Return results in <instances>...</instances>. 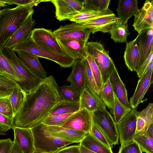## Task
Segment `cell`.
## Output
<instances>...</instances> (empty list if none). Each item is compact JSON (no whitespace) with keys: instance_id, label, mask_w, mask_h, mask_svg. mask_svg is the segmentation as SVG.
<instances>
[{"instance_id":"6da1fadb","label":"cell","mask_w":153,"mask_h":153,"mask_svg":"<svg viewBox=\"0 0 153 153\" xmlns=\"http://www.w3.org/2000/svg\"><path fill=\"white\" fill-rule=\"evenodd\" d=\"M52 75L43 79L32 92L26 93L24 103L14 118L15 127L30 128L42 122L64 100Z\"/></svg>"},{"instance_id":"7a4b0ae2","label":"cell","mask_w":153,"mask_h":153,"mask_svg":"<svg viewBox=\"0 0 153 153\" xmlns=\"http://www.w3.org/2000/svg\"><path fill=\"white\" fill-rule=\"evenodd\" d=\"M32 5L17 6L0 11V49L2 50L18 29L33 13Z\"/></svg>"},{"instance_id":"3957f363","label":"cell","mask_w":153,"mask_h":153,"mask_svg":"<svg viewBox=\"0 0 153 153\" xmlns=\"http://www.w3.org/2000/svg\"><path fill=\"white\" fill-rule=\"evenodd\" d=\"M2 52L12 65L20 88L26 93L33 91L43 79L32 74L23 64L12 49L4 48Z\"/></svg>"},{"instance_id":"277c9868","label":"cell","mask_w":153,"mask_h":153,"mask_svg":"<svg viewBox=\"0 0 153 153\" xmlns=\"http://www.w3.org/2000/svg\"><path fill=\"white\" fill-rule=\"evenodd\" d=\"M32 132L35 149L46 153H53L72 143L52 135L42 122L30 128Z\"/></svg>"},{"instance_id":"5b68a950","label":"cell","mask_w":153,"mask_h":153,"mask_svg":"<svg viewBox=\"0 0 153 153\" xmlns=\"http://www.w3.org/2000/svg\"><path fill=\"white\" fill-rule=\"evenodd\" d=\"M12 49L15 52H25L33 54L38 57L48 59L56 62L62 68L71 67L75 61L68 56L61 55L39 46L30 38L13 47Z\"/></svg>"},{"instance_id":"8992f818","label":"cell","mask_w":153,"mask_h":153,"mask_svg":"<svg viewBox=\"0 0 153 153\" xmlns=\"http://www.w3.org/2000/svg\"><path fill=\"white\" fill-rule=\"evenodd\" d=\"M86 46L87 53L93 57L100 70L104 84L117 69L115 65L109 55V51L100 42H88Z\"/></svg>"},{"instance_id":"52a82bcc","label":"cell","mask_w":153,"mask_h":153,"mask_svg":"<svg viewBox=\"0 0 153 153\" xmlns=\"http://www.w3.org/2000/svg\"><path fill=\"white\" fill-rule=\"evenodd\" d=\"M91 113L93 123L100 128L111 146L118 144L117 125L109 112L105 109L96 111Z\"/></svg>"},{"instance_id":"ba28073f","label":"cell","mask_w":153,"mask_h":153,"mask_svg":"<svg viewBox=\"0 0 153 153\" xmlns=\"http://www.w3.org/2000/svg\"><path fill=\"white\" fill-rule=\"evenodd\" d=\"M30 38L42 48L61 55H67L51 30L43 28H34Z\"/></svg>"},{"instance_id":"9c48e42d","label":"cell","mask_w":153,"mask_h":153,"mask_svg":"<svg viewBox=\"0 0 153 153\" xmlns=\"http://www.w3.org/2000/svg\"><path fill=\"white\" fill-rule=\"evenodd\" d=\"M136 108H132L117 124L120 146L133 141L136 135L137 125Z\"/></svg>"},{"instance_id":"30bf717a","label":"cell","mask_w":153,"mask_h":153,"mask_svg":"<svg viewBox=\"0 0 153 153\" xmlns=\"http://www.w3.org/2000/svg\"><path fill=\"white\" fill-rule=\"evenodd\" d=\"M118 19L109 9L103 15L78 23L82 27L90 30L92 34L98 31L106 33L109 32L113 24Z\"/></svg>"},{"instance_id":"8fae6325","label":"cell","mask_w":153,"mask_h":153,"mask_svg":"<svg viewBox=\"0 0 153 153\" xmlns=\"http://www.w3.org/2000/svg\"><path fill=\"white\" fill-rule=\"evenodd\" d=\"M50 1L55 6V16L59 21L69 20L81 12L84 7L83 0H54Z\"/></svg>"},{"instance_id":"7c38bea8","label":"cell","mask_w":153,"mask_h":153,"mask_svg":"<svg viewBox=\"0 0 153 153\" xmlns=\"http://www.w3.org/2000/svg\"><path fill=\"white\" fill-rule=\"evenodd\" d=\"M53 32L58 39L79 40L87 43L91 31L82 27L78 23L74 22L61 25Z\"/></svg>"},{"instance_id":"4fadbf2b","label":"cell","mask_w":153,"mask_h":153,"mask_svg":"<svg viewBox=\"0 0 153 153\" xmlns=\"http://www.w3.org/2000/svg\"><path fill=\"white\" fill-rule=\"evenodd\" d=\"M139 54L134 71L136 72L153 52V28L144 30L136 38Z\"/></svg>"},{"instance_id":"5bb4252c","label":"cell","mask_w":153,"mask_h":153,"mask_svg":"<svg viewBox=\"0 0 153 153\" xmlns=\"http://www.w3.org/2000/svg\"><path fill=\"white\" fill-rule=\"evenodd\" d=\"M92 123L91 112L82 108L74 113L61 127L88 133L91 131Z\"/></svg>"},{"instance_id":"9a60e30c","label":"cell","mask_w":153,"mask_h":153,"mask_svg":"<svg viewBox=\"0 0 153 153\" xmlns=\"http://www.w3.org/2000/svg\"><path fill=\"white\" fill-rule=\"evenodd\" d=\"M134 17L132 26L138 33L144 30L153 28V0H146Z\"/></svg>"},{"instance_id":"2e32d148","label":"cell","mask_w":153,"mask_h":153,"mask_svg":"<svg viewBox=\"0 0 153 153\" xmlns=\"http://www.w3.org/2000/svg\"><path fill=\"white\" fill-rule=\"evenodd\" d=\"M57 39L67 55L75 60L86 58L88 54L86 42L76 39Z\"/></svg>"},{"instance_id":"e0dca14e","label":"cell","mask_w":153,"mask_h":153,"mask_svg":"<svg viewBox=\"0 0 153 153\" xmlns=\"http://www.w3.org/2000/svg\"><path fill=\"white\" fill-rule=\"evenodd\" d=\"M33 13L30 14L26 22L5 44L4 48L12 49L30 38L36 24L35 20L32 18Z\"/></svg>"},{"instance_id":"ac0fdd59","label":"cell","mask_w":153,"mask_h":153,"mask_svg":"<svg viewBox=\"0 0 153 153\" xmlns=\"http://www.w3.org/2000/svg\"><path fill=\"white\" fill-rule=\"evenodd\" d=\"M153 69L147 72L138 81L134 93L130 99L129 104L132 108H136L141 102L150 85L153 83Z\"/></svg>"},{"instance_id":"d6986e66","label":"cell","mask_w":153,"mask_h":153,"mask_svg":"<svg viewBox=\"0 0 153 153\" xmlns=\"http://www.w3.org/2000/svg\"><path fill=\"white\" fill-rule=\"evenodd\" d=\"M13 142L19 146L23 153H33L35 150L33 135L30 129L15 127Z\"/></svg>"},{"instance_id":"ffe728a7","label":"cell","mask_w":153,"mask_h":153,"mask_svg":"<svg viewBox=\"0 0 153 153\" xmlns=\"http://www.w3.org/2000/svg\"><path fill=\"white\" fill-rule=\"evenodd\" d=\"M80 109L85 108L91 112L106 109V106L99 95L93 91L84 89L81 94Z\"/></svg>"},{"instance_id":"44dd1931","label":"cell","mask_w":153,"mask_h":153,"mask_svg":"<svg viewBox=\"0 0 153 153\" xmlns=\"http://www.w3.org/2000/svg\"><path fill=\"white\" fill-rule=\"evenodd\" d=\"M16 52L21 61L32 74L42 79L47 77V73L39 61L38 57L25 52Z\"/></svg>"},{"instance_id":"7402d4cb","label":"cell","mask_w":153,"mask_h":153,"mask_svg":"<svg viewBox=\"0 0 153 153\" xmlns=\"http://www.w3.org/2000/svg\"><path fill=\"white\" fill-rule=\"evenodd\" d=\"M46 126L48 130L53 135L73 143H80L87 133L84 131L66 128L61 126L47 125Z\"/></svg>"},{"instance_id":"603a6c76","label":"cell","mask_w":153,"mask_h":153,"mask_svg":"<svg viewBox=\"0 0 153 153\" xmlns=\"http://www.w3.org/2000/svg\"><path fill=\"white\" fill-rule=\"evenodd\" d=\"M72 71L67 81L74 86L81 94L84 89L85 66L84 59L75 61L72 66Z\"/></svg>"},{"instance_id":"cb8c5ba5","label":"cell","mask_w":153,"mask_h":153,"mask_svg":"<svg viewBox=\"0 0 153 153\" xmlns=\"http://www.w3.org/2000/svg\"><path fill=\"white\" fill-rule=\"evenodd\" d=\"M138 1L137 0H120L116 10L119 22L124 24H127L128 19L139 11Z\"/></svg>"},{"instance_id":"d4e9b609","label":"cell","mask_w":153,"mask_h":153,"mask_svg":"<svg viewBox=\"0 0 153 153\" xmlns=\"http://www.w3.org/2000/svg\"><path fill=\"white\" fill-rule=\"evenodd\" d=\"M109 79L114 93L118 100L126 107L131 108L128 100L126 89L117 69L112 72Z\"/></svg>"},{"instance_id":"484cf974","label":"cell","mask_w":153,"mask_h":153,"mask_svg":"<svg viewBox=\"0 0 153 153\" xmlns=\"http://www.w3.org/2000/svg\"><path fill=\"white\" fill-rule=\"evenodd\" d=\"M136 135L146 131L153 124V104L150 103L144 109L136 112Z\"/></svg>"},{"instance_id":"4316f807","label":"cell","mask_w":153,"mask_h":153,"mask_svg":"<svg viewBox=\"0 0 153 153\" xmlns=\"http://www.w3.org/2000/svg\"><path fill=\"white\" fill-rule=\"evenodd\" d=\"M139 54L135 39L127 42L124 55L125 64L131 71H135Z\"/></svg>"},{"instance_id":"83f0119b","label":"cell","mask_w":153,"mask_h":153,"mask_svg":"<svg viewBox=\"0 0 153 153\" xmlns=\"http://www.w3.org/2000/svg\"><path fill=\"white\" fill-rule=\"evenodd\" d=\"M80 144L86 149L96 153H113L107 147L90 132L87 133Z\"/></svg>"},{"instance_id":"f1b7e54d","label":"cell","mask_w":153,"mask_h":153,"mask_svg":"<svg viewBox=\"0 0 153 153\" xmlns=\"http://www.w3.org/2000/svg\"><path fill=\"white\" fill-rule=\"evenodd\" d=\"M118 19L113 24L109 33L111 39L114 42H125L130 34L128 29V25L120 23Z\"/></svg>"},{"instance_id":"f546056e","label":"cell","mask_w":153,"mask_h":153,"mask_svg":"<svg viewBox=\"0 0 153 153\" xmlns=\"http://www.w3.org/2000/svg\"><path fill=\"white\" fill-rule=\"evenodd\" d=\"M26 93L18 84L8 97L12 106L14 117L21 108L25 99Z\"/></svg>"},{"instance_id":"4dcf8cb0","label":"cell","mask_w":153,"mask_h":153,"mask_svg":"<svg viewBox=\"0 0 153 153\" xmlns=\"http://www.w3.org/2000/svg\"><path fill=\"white\" fill-rule=\"evenodd\" d=\"M57 90L60 97L64 101L72 102H79L81 94L74 86L64 85L58 86Z\"/></svg>"},{"instance_id":"1f68e13d","label":"cell","mask_w":153,"mask_h":153,"mask_svg":"<svg viewBox=\"0 0 153 153\" xmlns=\"http://www.w3.org/2000/svg\"><path fill=\"white\" fill-rule=\"evenodd\" d=\"M142 152L153 153V138L146 131L138 133L133 139Z\"/></svg>"},{"instance_id":"d6a6232c","label":"cell","mask_w":153,"mask_h":153,"mask_svg":"<svg viewBox=\"0 0 153 153\" xmlns=\"http://www.w3.org/2000/svg\"><path fill=\"white\" fill-rule=\"evenodd\" d=\"M99 95L105 105L112 113L114 105V95L109 79L103 84Z\"/></svg>"},{"instance_id":"836d02e7","label":"cell","mask_w":153,"mask_h":153,"mask_svg":"<svg viewBox=\"0 0 153 153\" xmlns=\"http://www.w3.org/2000/svg\"><path fill=\"white\" fill-rule=\"evenodd\" d=\"M80 108L79 102H72L63 101L50 114L49 116L74 113Z\"/></svg>"},{"instance_id":"e575fe53","label":"cell","mask_w":153,"mask_h":153,"mask_svg":"<svg viewBox=\"0 0 153 153\" xmlns=\"http://www.w3.org/2000/svg\"><path fill=\"white\" fill-rule=\"evenodd\" d=\"M110 1V0H84L83 10L103 13L109 9Z\"/></svg>"},{"instance_id":"d590c367","label":"cell","mask_w":153,"mask_h":153,"mask_svg":"<svg viewBox=\"0 0 153 153\" xmlns=\"http://www.w3.org/2000/svg\"><path fill=\"white\" fill-rule=\"evenodd\" d=\"M0 74L18 83V79L13 68L0 49Z\"/></svg>"},{"instance_id":"8d00e7d4","label":"cell","mask_w":153,"mask_h":153,"mask_svg":"<svg viewBox=\"0 0 153 153\" xmlns=\"http://www.w3.org/2000/svg\"><path fill=\"white\" fill-rule=\"evenodd\" d=\"M114 95V105L112 112L113 118L117 124L131 110L132 108L126 107Z\"/></svg>"},{"instance_id":"74e56055","label":"cell","mask_w":153,"mask_h":153,"mask_svg":"<svg viewBox=\"0 0 153 153\" xmlns=\"http://www.w3.org/2000/svg\"><path fill=\"white\" fill-rule=\"evenodd\" d=\"M85 66V78L84 89H89L98 95L100 91L92 73L90 65L86 58L84 59Z\"/></svg>"},{"instance_id":"f35d334b","label":"cell","mask_w":153,"mask_h":153,"mask_svg":"<svg viewBox=\"0 0 153 153\" xmlns=\"http://www.w3.org/2000/svg\"><path fill=\"white\" fill-rule=\"evenodd\" d=\"M73 113L49 116L42 122L47 126H62Z\"/></svg>"},{"instance_id":"ab89813d","label":"cell","mask_w":153,"mask_h":153,"mask_svg":"<svg viewBox=\"0 0 153 153\" xmlns=\"http://www.w3.org/2000/svg\"><path fill=\"white\" fill-rule=\"evenodd\" d=\"M86 58L89 63L92 73L100 92L102 89L103 85L100 70L92 56L88 54Z\"/></svg>"},{"instance_id":"60d3db41","label":"cell","mask_w":153,"mask_h":153,"mask_svg":"<svg viewBox=\"0 0 153 153\" xmlns=\"http://www.w3.org/2000/svg\"><path fill=\"white\" fill-rule=\"evenodd\" d=\"M107 10L104 12L100 13L94 11L82 10L79 13L72 16L69 20L74 22L79 23L93 18L103 15L105 13Z\"/></svg>"},{"instance_id":"b9f144b4","label":"cell","mask_w":153,"mask_h":153,"mask_svg":"<svg viewBox=\"0 0 153 153\" xmlns=\"http://www.w3.org/2000/svg\"><path fill=\"white\" fill-rule=\"evenodd\" d=\"M18 85L17 82L0 74V92L10 95Z\"/></svg>"},{"instance_id":"7bdbcfd3","label":"cell","mask_w":153,"mask_h":153,"mask_svg":"<svg viewBox=\"0 0 153 153\" xmlns=\"http://www.w3.org/2000/svg\"><path fill=\"white\" fill-rule=\"evenodd\" d=\"M90 133L108 148L111 149V146L105 135L100 128L93 123Z\"/></svg>"},{"instance_id":"ee69618b","label":"cell","mask_w":153,"mask_h":153,"mask_svg":"<svg viewBox=\"0 0 153 153\" xmlns=\"http://www.w3.org/2000/svg\"><path fill=\"white\" fill-rule=\"evenodd\" d=\"M0 113L10 118H14L12 106L8 98L0 99Z\"/></svg>"},{"instance_id":"f6af8a7d","label":"cell","mask_w":153,"mask_h":153,"mask_svg":"<svg viewBox=\"0 0 153 153\" xmlns=\"http://www.w3.org/2000/svg\"><path fill=\"white\" fill-rule=\"evenodd\" d=\"M5 4L12 5L17 4V6L32 5L36 6L42 2L50 1V0H1Z\"/></svg>"},{"instance_id":"bcb514c9","label":"cell","mask_w":153,"mask_h":153,"mask_svg":"<svg viewBox=\"0 0 153 153\" xmlns=\"http://www.w3.org/2000/svg\"><path fill=\"white\" fill-rule=\"evenodd\" d=\"M138 145L133 141L120 146L118 153H143Z\"/></svg>"},{"instance_id":"7dc6e473","label":"cell","mask_w":153,"mask_h":153,"mask_svg":"<svg viewBox=\"0 0 153 153\" xmlns=\"http://www.w3.org/2000/svg\"><path fill=\"white\" fill-rule=\"evenodd\" d=\"M15 127L14 118H10L0 113V128L6 132Z\"/></svg>"},{"instance_id":"c3c4849f","label":"cell","mask_w":153,"mask_h":153,"mask_svg":"<svg viewBox=\"0 0 153 153\" xmlns=\"http://www.w3.org/2000/svg\"><path fill=\"white\" fill-rule=\"evenodd\" d=\"M13 143L10 138L0 140V153H10Z\"/></svg>"},{"instance_id":"681fc988","label":"cell","mask_w":153,"mask_h":153,"mask_svg":"<svg viewBox=\"0 0 153 153\" xmlns=\"http://www.w3.org/2000/svg\"><path fill=\"white\" fill-rule=\"evenodd\" d=\"M153 52L151 53L148 57L136 72L139 78L141 77L146 73L147 68L150 62L153 61Z\"/></svg>"},{"instance_id":"f907efd6","label":"cell","mask_w":153,"mask_h":153,"mask_svg":"<svg viewBox=\"0 0 153 153\" xmlns=\"http://www.w3.org/2000/svg\"><path fill=\"white\" fill-rule=\"evenodd\" d=\"M53 153H81L79 144L69 146H65Z\"/></svg>"},{"instance_id":"816d5d0a","label":"cell","mask_w":153,"mask_h":153,"mask_svg":"<svg viewBox=\"0 0 153 153\" xmlns=\"http://www.w3.org/2000/svg\"><path fill=\"white\" fill-rule=\"evenodd\" d=\"M10 153H23L18 145L16 143L13 142L12 148Z\"/></svg>"},{"instance_id":"f5cc1de1","label":"cell","mask_w":153,"mask_h":153,"mask_svg":"<svg viewBox=\"0 0 153 153\" xmlns=\"http://www.w3.org/2000/svg\"><path fill=\"white\" fill-rule=\"evenodd\" d=\"M79 145L81 153H96L86 149L80 143Z\"/></svg>"},{"instance_id":"db71d44e","label":"cell","mask_w":153,"mask_h":153,"mask_svg":"<svg viewBox=\"0 0 153 153\" xmlns=\"http://www.w3.org/2000/svg\"><path fill=\"white\" fill-rule=\"evenodd\" d=\"M146 131L151 137L153 138V124H152Z\"/></svg>"},{"instance_id":"11a10c76","label":"cell","mask_w":153,"mask_h":153,"mask_svg":"<svg viewBox=\"0 0 153 153\" xmlns=\"http://www.w3.org/2000/svg\"><path fill=\"white\" fill-rule=\"evenodd\" d=\"M10 95L7 94L0 92V99L8 98Z\"/></svg>"},{"instance_id":"9f6ffc18","label":"cell","mask_w":153,"mask_h":153,"mask_svg":"<svg viewBox=\"0 0 153 153\" xmlns=\"http://www.w3.org/2000/svg\"><path fill=\"white\" fill-rule=\"evenodd\" d=\"M6 6V5L4 2L2 0H0V6L4 7Z\"/></svg>"},{"instance_id":"6f0895ef","label":"cell","mask_w":153,"mask_h":153,"mask_svg":"<svg viewBox=\"0 0 153 153\" xmlns=\"http://www.w3.org/2000/svg\"><path fill=\"white\" fill-rule=\"evenodd\" d=\"M5 134H6V132L0 128V135H5Z\"/></svg>"},{"instance_id":"680465c9","label":"cell","mask_w":153,"mask_h":153,"mask_svg":"<svg viewBox=\"0 0 153 153\" xmlns=\"http://www.w3.org/2000/svg\"><path fill=\"white\" fill-rule=\"evenodd\" d=\"M33 153H46L42 152L37 151V150L35 149V150Z\"/></svg>"}]
</instances>
